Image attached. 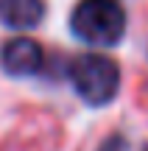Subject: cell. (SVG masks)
<instances>
[{
	"mask_svg": "<svg viewBox=\"0 0 148 151\" xmlns=\"http://www.w3.org/2000/svg\"><path fill=\"white\" fill-rule=\"evenodd\" d=\"M73 34L95 48H109L126 34V11L117 0H81L70 17Z\"/></svg>",
	"mask_w": 148,
	"mask_h": 151,
	"instance_id": "1",
	"label": "cell"
},
{
	"mask_svg": "<svg viewBox=\"0 0 148 151\" xmlns=\"http://www.w3.org/2000/svg\"><path fill=\"white\" fill-rule=\"evenodd\" d=\"M0 62H3V70L9 76H34L42 67L45 53H42L39 42H34L28 37H17V39H9L3 45Z\"/></svg>",
	"mask_w": 148,
	"mask_h": 151,
	"instance_id": "3",
	"label": "cell"
},
{
	"mask_svg": "<svg viewBox=\"0 0 148 151\" xmlns=\"http://www.w3.org/2000/svg\"><path fill=\"white\" fill-rule=\"evenodd\" d=\"M45 17V0H0V22L14 31H28Z\"/></svg>",
	"mask_w": 148,
	"mask_h": 151,
	"instance_id": "4",
	"label": "cell"
},
{
	"mask_svg": "<svg viewBox=\"0 0 148 151\" xmlns=\"http://www.w3.org/2000/svg\"><path fill=\"white\" fill-rule=\"evenodd\" d=\"M70 81L89 106H104L120 90V67L104 53H81L70 65Z\"/></svg>",
	"mask_w": 148,
	"mask_h": 151,
	"instance_id": "2",
	"label": "cell"
}]
</instances>
